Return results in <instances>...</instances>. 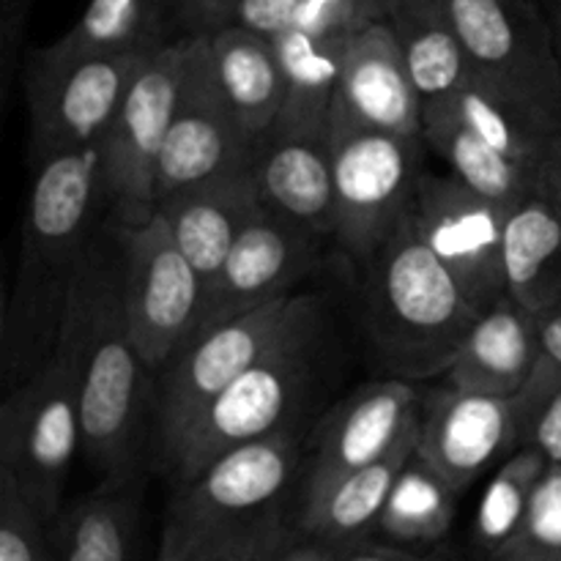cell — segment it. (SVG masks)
I'll return each instance as SVG.
<instances>
[{
  "label": "cell",
  "mask_w": 561,
  "mask_h": 561,
  "mask_svg": "<svg viewBox=\"0 0 561 561\" xmlns=\"http://www.w3.org/2000/svg\"><path fill=\"white\" fill-rule=\"evenodd\" d=\"M110 214L99 142L36 164L16 274L3 301V389L31 376L53 345L66 299Z\"/></svg>",
  "instance_id": "6da1fadb"
},
{
  "label": "cell",
  "mask_w": 561,
  "mask_h": 561,
  "mask_svg": "<svg viewBox=\"0 0 561 561\" xmlns=\"http://www.w3.org/2000/svg\"><path fill=\"white\" fill-rule=\"evenodd\" d=\"M85 294L82 334V449L99 471V485L142 480L148 427H153L157 378L142 362L124 312V261L104 222L80 266Z\"/></svg>",
  "instance_id": "7a4b0ae2"
},
{
  "label": "cell",
  "mask_w": 561,
  "mask_h": 561,
  "mask_svg": "<svg viewBox=\"0 0 561 561\" xmlns=\"http://www.w3.org/2000/svg\"><path fill=\"white\" fill-rule=\"evenodd\" d=\"M365 327L398 378L444 376L480 310L416 228L414 211L365 263Z\"/></svg>",
  "instance_id": "3957f363"
},
{
  "label": "cell",
  "mask_w": 561,
  "mask_h": 561,
  "mask_svg": "<svg viewBox=\"0 0 561 561\" xmlns=\"http://www.w3.org/2000/svg\"><path fill=\"white\" fill-rule=\"evenodd\" d=\"M82 334L85 294L77 272L53 345L0 405V469L49 526L64 510L71 463L82 449Z\"/></svg>",
  "instance_id": "277c9868"
},
{
  "label": "cell",
  "mask_w": 561,
  "mask_h": 561,
  "mask_svg": "<svg viewBox=\"0 0 561 561\" xmlns=\"http://www.w3.org/2000/svg\"><path fill=\"white\" fill-rule=\"evenodd\" d=\"M323 321L318 294H288L250 312L203 329L157 373L153 392V460L157 469L173 455L181 436L214 398L241 373L272 354L290 334Z\"/></svg>",
  "instance_id": "5b68a950"
},
{
  "label": "cell",
  "mask_w": 561,
  "mask_h": 561,
  "mask_svg": "<svg viewBox=\"0 0 561 561\" xmlns=\"http://www.w3.org/2000/svg\"><path fill=\"white\" fill-rule=\"evenodd\" d=\"M321 337L323 321L290 334L203 409L173 455L159 466L173 488L190 482L228 449L296 425L316 389Z\"/></svg>",
  "instance_id": "8992f818"
},
{
  "label": "cell",
  "mask_w": 561,
  "mask_h": 561,
  "mask_svg": "<svg viewBox=\"0 0 561 561\" xmlns=\"http://www.w3.org/2000/svg\"><path fill=\"white\" fill-rule=\"evenodd\" d=\"M334 170L332 241L359 266L373 261L414 211L422 173V137L367 129L332 115L329 124Z\"/></svg>",
  "instance_id": "52a82bcc"
},
{
  "label": "cell",
  "mask_w": 561,
  "mask_h": 561,
  "mask_svg": "<svg viewBox=\"0 0 561 561\" xmlns=\"http://www.w3.org/2000/svg\"><path fill=\"white\" fill-rule=\"evenodd\" d=\"M469 71L561 135V69L542 0H447Z\"/></svg>",
  "instance_id": "ba28073f"
},
{
  "label": "cell",
  "mask_w": 561,
  "mask_h": 561,
  "mask_svg": "<svg viewBox=\"0 0 561 561\" xmlns=\"http://www.w3.org/2000/svg\"><path fill=\"white\" fill-rule=\"evenodd\" d=\"M124 261V312L148 370H164L195 337L206 283L153 208L142 217H107Z\"/></svg>",
  "instance_id": "9c48e42d"
},
{
  "label": "cell",
  "mask_w": 561,
  "mask_h": 561,
  "mask_svg": "<svg viewBox=\"0 0 561 561\" xmlns=\"http://www.w3.org/2000/svg\"><path fill=\"white\" fill-rule=\"evenodd\" d=\"M151 53L64 55L53 47L33 49L22 64L33 162L99 142Z\"/></svg>",
  "instance_id": "30bf717a"
},
{
  "label": "cell",
  "mask_w": 561,
  "mask_h": 561,
  "mask_svg": "<svg viewBox=\"0 0 561 561\" xmlns=\"http://www.w3.org/2000/svg\"><path fill=\"white\" fill-rule=\"evenodd\" d=\"M184 55V36L153 49L99 137L110 217H142L157 208V168L179 107Z\"/></svg>",
  "instance_id": "8fae6325"
},
{
  "label": "cell",
  "mask_w": 561,
  "mask_h": 561,
  "mask_svg": "<svg viewBox=\"0 0 561 561\" xmlns=\"http://www.w3.org/2000/svg\"><path fill=\"white\" fill-rule=\"evenodd\" d=\"M301 458L296 425L239 444L175 485L168 510L214 529L247 531L294 520L285 515V499L296 482L301 485Z\"/></svg>",
  "instance_id": "7c38bea8"
},
{
  "label": "cell",
  "mask_w": 561,
  "mask_h": 561,
  "mask_svg": "<svg viewBox=\"0 0 561 561\" xmlns=\"http://www.w3.org/2000/svg\"><path fill=\"white\" fill-rule=\"evenodd\" d=\"M179 107L157 168V203L211 175L250 164L252 140L241 129L211 60L206 33L184 36Z\"/></svg>",
  "instance_id": "4fadbf2b"
},
{
  "label": "cell",
  "mask_w": 561,
  "mask_h": 561,
  "mask_svg": "<svg viewBox=\"0 0 561 561\" xmlns=\"http://www.w3.org/2000/svg\"><path fill=\"white\" fill-rule=\"evenodd\" d=\"M507 208L477 195L458 175L422 173L414 219L422 239L449 268L477 310L507 296L504 228Z\"/></svg>",
  "instance_id": "5bb4252c"
},
{
  "label": "cell",
  "mask_w": 561,
  "mask_h": 561,
  "mask_svg": "<svg viewBox=\"0 0 561 561\" xmlns=\"http://www.w3.org/2000/svg\"><path fill=\"white\" fill-rule=\"evenodd\" d=\"M323 236L268 206L257 208L203 299L197 332L296 294V285L316 268Z\"/></svg>",
  "instance_id": "9a60e30c"
},
{
  "label": "cell",
  "mask_w": 561,
  "mask_h": 561,
  "mask_svg": "<svg viewBox=\"0 0 561 561\" xmlns=\"http://www.w3.org/2000/svg\"><path fill=\"white\" fill-rule=\"evenodd\" d=\"M422 398L425 394L414 381L392 376L365 383L334 405L312 436L310 463L299 485V504L340 477L383 458L422 409Z\"/></svg>",
  "instance_id": "2e32d148"
},
{
  "label": "cell",
  "mask_w": 561,
  "mask_h": 561,
  "mask_svg": "<svg viewBox=\"0 0 561 561\" xmlns=\"http://www.w3.org/2000/svg\"><path fill=\"white\" fill-rule=\"evenodd\" d=\"M513 400L442 387L422 400L416 453L463 496L518 449Z\"/></svg>",
  "instance_id": "e0dca14e"
},
{
  "label": "cell",
  "mask_w": 561,
  "mask_h": 561,
  "mask_svg": "<svg viewBox=\"0 0 561 561\" xmlns=\"http://www.w3.org/2000/svg\"><path fill=\"white\" fill-rule=\"evenodd\" d=\"M332 115L389 135L422 137L425 102L387 20L351 36Z\"/></svg>",
  "instance_id": "ac0fdd59"
},
{
  "label": "cell",
  "mask_w": 561,
  "mask_h": 561,
  "mask_svg": "<svg viewBox=\"0 0 561 561\" xmlns=\"http://www.w3.org/2000/svg\"><path fill=\"white\" fill-rule=\"evenodd\" d=\"M250 175L263 206L334 236V170L329 135L268 129L252 142Z\"/></svg>",
  "instance_id": "d6986e66"
},
{
  "label": "cell",
  "mask_w": 561,
  "mask_h": 561,
  "mask_svg": "<svg viewBox=\"0 0 561 561\" xmlns=\"http://www.w3.org/2000/svg\"><path fill=\"white\" fill-rule=\"evenodd\" d=\"M250 164L211 175L157 203L175 244L197 268L206 288L222 268L236 239L261 208Z\"/></svg>",
  "instance_id": "ffe728a7"
},
{
  "label": "cell",
  "mask_w": 561,
  "mask_h": 561,
  "mask_svg": "<svg viewBox=\"0 0 561 561\" xmlns=\"http://www.w3.org/2000/svg\"><path fill=\"white\" fill-rule=\"evenodd\" d=\"M540 356L535 316L507 294L471 323L444 373V387L513 400L529 381Z\"/></svg>",
  "instance_id": "44dd1931"
},
{
  "label": "cell",
  "mask_w": 561,
  "mask_h": 561,
  "mask_svg": "<svg viewBox=\"0 0 561 561\" xmlns=\"http://www.w3.org/2000/svg\"><path fill=\"white\" fill-rule=\"evenodd\" d=\"M420 425L422 409L416 411L400 442L383 458L340 477L332 485L323 488L321 493L301 502L294 513L296 529L343 548H354L359 542L373 540V535L378 531L383 504H387L403 466L416 453Z\"/></svg>",
  "instance_id": "7402d4cb"
},
{
  "label": "cell",
  "mask_w": 561,
  "mask_h": 561,
  "mask_svg": "<svg viewBox=\"0 0 561 561\" xmlns=\"http://www.w3.org/2000/svg\"><path fill=\"white\" fill-rule=\"evenodd\" d=\"M206 36L219 85L241 129L255 142L277 124L285 102V75L274 38L241 25H222Z\"/></svg>",
  "instance_id": "603a6c76"
},
{
  "label": "cell",
  "mask_w": 561,
  "mask_h": 561,
  "mask_svg": "<svg viewBox=\"0 0 561 561\" xmlns=\"http://www.w3.org/2000/svg\"><path fill=\"white\" fill-rule=\"evenodd\" d=\"M142 480L129 485H99L93 493L64 504L53 520L58 561H140Z\"/></svg>",
  "instance_id": "cb8c5ba5"
},
{
  "label": "cell",
  "mask_w": 561,
  "mask_h": 561,
  "mask_svg": "<svg viewBox=\"0 0 561 561\" xmlns=\"http://www.w3.org/2000/svg\"><path fill=\"white\" fill-rule=\"evenodd\" d=\"M504 277L531 316L561 301V211L540 184L507 214Z\"/></svg>",
  "instance_id": "d4e9b609"
},
{
  "label": "cell",
  "mask_w": 561,
  "mask_h": 561,
  "mask_svg": "<svg viewBox=\"0 0 561 561\" xmlns=\"http://www.w3.org/2000/svg\"><path fill=\"white\" fill-rule=\"evenodd\" d=\"M351 36H321L305 27H288L274 36L285 75V102L272 129L329 135L340 71H343Z\"/></svg>",
  "instance_id": "484cf974"
},
{
  "label": "cell",
  "mask_w": 561,
  "mask_h": 561,
  "mask_svg": "<svg viewBox=\"0 0 561 561\" xmlns=\"http://www.w3.org/2000/svg\"><path fill=\"white\" fill-rule=\"evenodd\" d=\"M387 22L398 36L422 102H436L471 77L447 0H394Z\"/></svg>",
  "instance_id": "4316f807"
},
{
  "label": "cell",
  "mask_w": 561,
  "mask_h": 561,
  "mask_svg": "<svg viewBox=\"0 0 561 561\" xmlns=\"http://www.w3.org/2000/svg\"><path fill=\"white\" fill-rule=\"evenodd\" d=\"M425 113L458 121L477 137H482L493 148L531 170H540L548 146L553 142V137H559L557 131L540 124L535 115L524 113L518 104L493 93L474 77H469L463 85H458L447 96L427 102Z\"/></svg>",
  "instance_id": "83f0119b"
},
{
  "label": "cell",
  "mask_w": 561,
  "mask_h": 561,
  "mask_svg": "<svg viewBox=\"0 0 561 561\" xmlns=\"http://www.w3.org/2000/svg\"><path fill=\"white\" fill-rule=\"evenodd\" d=\"M422 140L433 153L449 164V173L458 175L469 190L488 201L499 203L502 208H513L537 186L540 170L515 162L507 153L493 148L463 124L444 115L425 113V129Z\"/></svg>",
  "instance_id": "f1b7e54d"
},
{
  "label": "cell",
  "mask_w": 561,
  "mask_h": 561,
  "mask_svg": "<svg viewBox=\"0 0 561 561\" xmlns=\"http://www.w3.org/2000/svg\"><path fill=\"white\" fill-rule=\"evenodd\" d=\"M458 499L460 493L420 453H414L383 504L376 535L392 546L416 551L442 546L455 524Z\"/></svg>",
  "instance_id": "f546056e"
},
{
  "label": "cell",
  "mask_w": 561,
  "mask_h": 561,
  "mask_svg": "<svg viewBox=\"0 0 561 561\" xmlns=\"http://www.w3.org/2000/svg\"><path fill=\"white\" fill-rule=\"evenodd\" d=\"M173 31L168 0H91L49 47L64 55L151 53L179 38Z\"/></svg>",
  "instance_id": "4dcf8cb0"
},
{
  "label": "cell",
  "mask_w": 561,
  "mask_h": 561,
  "mask_svg": "<svg viewBox=\"0 0 561 561\" xmlns=\"http://www.w3.org/2000/svg\"><path fill=\"white\" fill-rule=\"evenodd\" d=\"M551 460L531 447H518L488 482L471 526V553L477 561H491L518 531L531 493Z\"/></svg>",
  "instance_id": "1f68e13d"
},
{
  "label": "cell",
  "mask_w": 561,
  "mask_h": 561,
  "mask_svg": "<svg viewBox=\"0 0 561 561\" xmlns=\"http://www.w3.org/2000/svg\"><path fill=\"white\" fill-rule=\"evenodd\" d=\"M294 520L263 529H214L168 510L157 561H272Z\"/></svg>",
  "instance_id": "d6a6232c"
},
{
  "label": "cell",
  "mask_w": 561,
  "mask_h": 561,
  "mask_svg": "<svg viewBox=\"0 0 561 561\" xmlns=\"http://www.w3.org/2000/svg\"><path fill=\"white\" fill-rule=\"evenodd\" d=\"M515 431L520 447H531L561 466V367L546 354L513 398Z\"/></svg>",
  "instance_id": "836d02e7"
},
{
  "label": "cell",
  "mask_w": 561,
  "mask_h": 561,
  "mask_svg": "<svg viewBox=\"0 0 561 561\" xmlns=\"http://www.w3.org/2000/svg\"><path fill=\"white\" fill-rule=\"evenodd\" d=\"M491 561H561V466L548 463L518 531Z\"/></svg>",
  "instance_id": "e575fe53"
},
{
  "label": "cell",
  "mask_w": 561,
  "mask_h": 561,
  "mask_svg": "<svg viewBox=\"0 0 561 561\" xmlns=\"http://www.w3.org/2000/svg\"><path fill=\"white\" fill-rule=\"evenodd\" d=\"M0 561H58L53 531L14 477L0 469Z\"/></svg>",
  "instance_id": "d590c367"
},
{
  "label": "cell",
  "mask_w": 561,
  "mask_h": 561,
  "mask_svg": "<svg viewBox=\"0 0 561 561\" xmlns=\"http://www.w3.org/2000/svg\"><path fill=\"white\" fill-rule=\"evenodd\" d=\"M367 25H373V20L362 0H305L290 27H305L321 36H351Z\"/></svg>",
  "instance_id": "8d00e7d4"
},
{
  "label": "cell",
  "mask_w": 561,
  "mask_h": 561,
  "mask_svg": "<svg viewBox=\"0 0 561 561\" xmlns=\"http://www.w3.org/2000/svg\"><path fill=\"white\" fill-rule=\"evenodd\" d=\"M301 5L305 0H233L228 11V25H241L247 31L274 38L294 25Z\"/></svg>",
  "instance_id": "74e56055"
},
{
  "label": "cell",
  "mask_w": 561,
  "mask_h": 561,
  "mask_svg": "<svg viewBox=\"0 0 561 561\" xmlns=\"http://www.w3.org/2000/svg\"><path fill=\"white\" fill-rule=\"evenodd\" d=\"M31 5L33 0H0V91H3V99H9L16 71L22 69L20 55Z\"/></svg>",
  "instance_id": "f35d334b"
},
{
  "label": "cell",
  "mask_w": 561,
  "mask_h": 561,
  "mask_svg": "<svg viewBox=\"0 0 561 561\" xmlns=\"http://www.w3.org/2000/svg\"><path fill=\"white\" fill-rule=\"evenodd\" d=\"M170 16L179 36L211 33L228 25V11L233 0H168Z\"/></svg>",
  "instance_id": "ab89813d"
},
{
  "label": "cell",
  "mask_w": 561,
  "mask_h": 561,
  "mask_svg": "<svg viewBox=\"0 0 561 561\" xmlns=\"http://www.w3.org/2000/svg\"><path fill=\"white\" fill-rule=\"evenodd\" d=\"M340 561H460V553L458 548H453L449 542H442V546L436 548H425V551H416V548L392 546V542L367 540L354 548H345L343 559Z\"/></svg>",
  "instance_id": "60d3db41"
},
{
  "label": "cell",
  "mask_w": 561,
  "mask_h": 561,
  "mask_svg": "<svg viewBox=\"0 0 561 561\" xmlns=\"http://www.w3.org/2000/svg\"><path fill=\"white\" fill-rule=\"evenodd\" d=\"M343 553V546H334V542L321 540V537L307 535V531L290 526V531L283 537L277 551H274L272 561H340Z\"/></svg>",
  "instance_id": "b9f144b4"
},
{
  "label": "cell",
  "mask_w": 561,
  "mask_h": 561,
  "mask_svg": "<svg viewBox=\"0 0 561 561\" xmlns=\"http://www.w3.org/2000/svg\"><path fill=\"white\" fill-rule=\"evenodd\" d=\"M537 337H540V348L553 365L561 367V301L548 307V310L537 312Z\"/></svg>",
  "instance_id": "7bdbcfd3"
},
{
  "label": "cell",
  "mask_w": 561,
  "mask_h": 561,
  "mask_svg": "<svg viewBox=\"0 0 561 561\" xmlns=\"http://www.w3.org/2000/svg\"><path fill=\"white\" fill-rule=\"evenodd\" d=\"M537 184L551 195V201L557 203V208L561 211V135L553 137V142L548 146L546 159L540 164V179Z\"/></svg>",
  "instance_id": "ee69618b"
},
{
  "label": "cell",
  "mask_w": 561,
  "mask_h": 561,
  "mask_svg": "<svg viewBox=\"0 0 561 561\" xmlns=\"http://www.w3.org/2000/svg\"><path fill=\"white\" fill-rule=\"evenodd\" d=\"M546 5L548 22H551L553 31V44H557V55H559V69H561V0H542Z\"/></svg>",
  "instance_id": "f6af8a7d"
},
{
  "label": "cell",
  "mask_w": 561,
  "mask_h": 561,
  "mask_svg": "<svg viewBox=\"0 0 561 561\" xmlns=\"http://www.w3.org/2000/svg\"><path fill=\"white\" fill-rule=\"evenodd\" d=\"M362 5H365L367 16L373 22H383L389 16V11H392L394 0H362Z\"/></svg>",
  "instance_id": "bcb514c9"
}]
</instances>
